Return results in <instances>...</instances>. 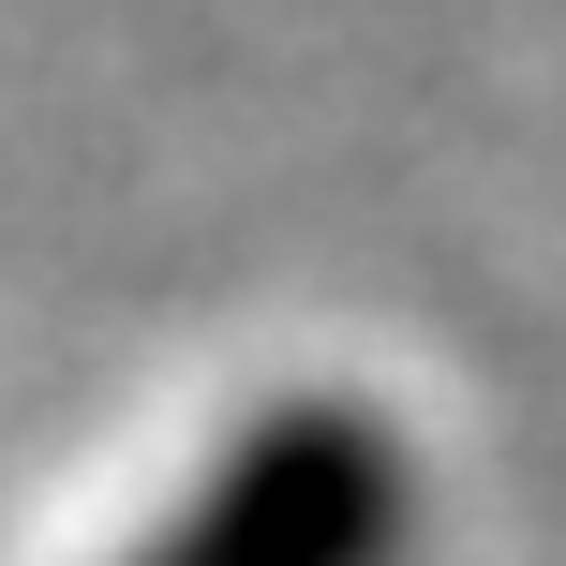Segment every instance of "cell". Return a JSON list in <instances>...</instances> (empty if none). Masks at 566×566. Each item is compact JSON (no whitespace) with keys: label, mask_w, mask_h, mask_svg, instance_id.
<instances>
[{"label":"cell","mask_w":566,"mask_h":566,"mask_svg":"<svg viewBox=\"0 0 566 566\" xmlns=\"http://www.w3.org/2000/svg\"><path fill=\"white\" fill-rule=\"evenodd\" d=\"M388 507H402L388 432H358V418L313 402V418H269L254 448L195 492V522H179L149 566H358L388 537Z\"/></svg>","instance_id":"cell-1"}]
</instances>
